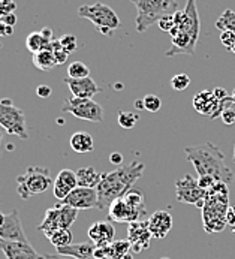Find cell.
Segmentation results:
<instances>
[{"label":"cell","mask_w":235,"mask_h":259,"mask_svg":"<svg viewBox=\"0 0 235 259\" xmlns=\"http://www.w3.org/2000/svg\"><path fill=\"white\" fill-rule=\"evenodd\" d=\"M213 93H214V96H216L219 101H223V99L229 98L228 92H226L225 89H222V87H216V89H213Z\"/></svg>","instance_id":"60d3db41"},{"label":"cell","mask_w":235,"mask_h":259,"mask_svg":"<svg viewBox=\"0 0 235 259\" xmlns=\"http://www.w3.org/2000/svg\"><path fill=\"white\" fill-rule=\"evenodd\" d=\"M0 238L6 241H21V243H29L26 232L23 229L20 213L17 208H14L9 214H6L5 223L0 226Z\"/></svg>","instance_id":"5bb4252c"},{"label":"cell","mask_w":235,"mask_h":259,"mask_svg":"<svg viewBox=\"0 0 235 259\" xmlns=\"http://www.w3.org/2000/svg\"><path fill=\"white\" fill-rule=\"evenodd\" d=\"M132 244L129 240H114L111 244H108V253L113 259H121L124 255L130 253Z\"/></svg>","instance_id":"4316f807"},{"label":"cell","mask_w":235,"mask_h":259,"mask_svg":"<svg viewBox=\"0 0 235 259\" xmlns=\"http://www.w3.org/2000/svg\"><path fill=\"white\" fill-rule=\"evenodd\" d=\"M157 26H159V29H160L162 32H168V33H169V32L175 27L174 15H165V17H162V18L159 20Z\"/></svg>","instance_id":"e575fe53"},{"label":"cell","mask_w":235,"mask_h":259,"mask_svg":"<svg viewBox=\"0 0 235 259\" xmlns=\"http://www.w3.org/2000/svg\"><path fill=\"white\" fill-rule=\"evenodd\" d=\"M17 5L14 0H2L0 2V15H6V14H12L15 11Z\"/></svg>","instance_id":"74e56055"},{"label":"cell","mask_w":235,"mask_h":259,"mask_svg":"<svg viewBox=\"0 0 235 259\" xmlns=\"http://www.w3.org/2000/svg\"><path fill=\"white\" fill-rule=\"evenodd\" d=\"M229 51H231V53H234V54H235V45L232 47V48H231V50H229Z\"/></svg>","instance_id":"816d5d0a"},{"label":"cell","mask_w":235,"mask_h":259,"mask_svg":"<svg viewBox=\"0 0 235 259\" xmlns=\"http://www.w3.org/2000/svg\"><path fill=\"white\" fill-rule=\"evenodd\" d=\"M136 8V32L144 33L149 27L165 15H174L178 11L177 0H130Z\"/></svg>","instance_id":"3957f363"},{"label":"cell","mask_w":235,"mask_h":259,"mask_svg":"<svg viewBox=\"0 0 235 259\" xmlns=\"http://www.w3.org/2000/svg\"><path fill=\"white\" fill-rule=\"evenodd\" d=\"M191 85V78L187 74H177L172 76L171 79V87L175 92H183Z\"/></svg>","instance_id":"1f68e13d"},{"label":"cell","mask_w":235,"mask_h":259,"mask_svg":"<svg viewBox=\"0 0 235 259\" xmlns=\"http://www.w3.org/2000/svg\"><path fill=\"white\" fill-rule=\"evenodd\" d=\"M144 108L149 112H157L162 108V99L157 95H147L144 96Z\"/></svg>","instance_id":"d6a6232c"},{"label":"cell","mask_w":235,"mask_h":259,"mask_svg":"<svg viewBox=\"0 0 235 259\" xmlns=\"http://www.w3.org/2000/svg\"><path fill=\"white\" fill-rule=\"evenodd\" d=\"M216 27L220 32L229 30V32H234L235 33V11H232V9H225L223 14L217 18Z\"/></svg>","instance_id":"83f0119b"},{"label":"cell","mask_w":235,"mask_h":259,"mask_svg":"<svg viewBox=\"0 0 235 259\" xmlns=\"http://www.w3.org/2000/svg\"><path fill=\"white\" fill-rule=\"evenodd\" d=\"M71 147L77 153H90L95 148L93 137L88 132H75L71 137Z\"/></svg>","instance_id":"7402d4cb"},{"label":"cell","mask_w":235,"mask_h":259,"mask_svg":"<svg viewBox=\"0 0 235 259\" xmlns=\"http://www.w3.org/2000/svg\"><path fill=\"white\" fill-rule=\"evenodd\" d=\"M220 118L223 120V123L225 124H234L235 123V110L232 107H228V108H225L223 112H222V115H220Z\"/></svg>","instance_id":"f35d334b"},{"label":"cell","mask_w":235,"mask_h":259,"mask_svg":"<svg viewBox=\"0 0 235 259\" xmlns=\"http://www.w3.org/2000/svg\"><path fill=\"white\" fill-rule=\"evenodd\" d=\"M78 211L77 208L66 205V204H57L53 208H48L45 211L43 221L38 226L40 232L48 238L56 229H71V226L77 222L78 219Z\"/></svg>","instance_id":"8992f818"},{"label":"cell","mask_w":235,"mask_h":259,"mask_svg":"<svg viewBox=\"0 0 235 259\" xmlns=\"http://www.w3.org/2000/svg\"><path fill=\"white\" fill-rule=\"evenodd\" d=\"M231 99H232V102H234V104H235V90H234V92H232V95H231Z\"/></svg>","instance_id":"f907efd6"},{"label":"cell","mask_w":235,"mask_h":259,"mask_svg":"<svg viewBox=\"0 0 235 259\" xmlns=\"http://www.w3.org/2000/svg\"><path fill=\"white\" fill-rule=\"evenodd\" d=\"M118 124L123 129H133L135 124L138 123V115L129 111H120L117 117Z\"/></svg>","instance_id":"4dcf8cb0"},{"label":"cell","mask_w":235,"mask_h":259,"mask_svg":"<svg viewBox=\"0 0 235 259\" xmlns=\"http://www.w3.org/2000/svg\"><path fill=\"white\" fill-rule=\"evenodd\" d=\"M114 235H116V229L110 221L96 222L88 228V237L98 247L111 244L114 241Z\"/></svg>","instance_id":"ac0fdd59"},{"label":"cell","mask_w":235,"mask_h":259,"mask_svg":"<svg viewBox=\"0 0 235 259\" xmlns=\"http://www.w3.org/2000/svg\"><path fill=\"white\" fill-rule=\"evenodd\" d=\"M226 222L231 226H235V207H229L228 214H226Z\"/></svg>","instance_id":"7bdbcfd3"},{"label":"cell","mask_w":235,"mask_h":259,"mask_svg":"<svg viewBox=\"0 0 235 259\" xmlns=\"http://www.w3.org/2000/svg\"><path fill=\"white\" fill-rule=\"evenodd\" d=\"M220 40H222V44H223L225 48L231 50L235 45V33L234 32H229V30H225L220 35Z\"/></svg>","instance_id":"d590c367"},{"label":"cell","mask_w":235,"mask_h":259,"mask_svg":"<svg viewBox=\"0 0 235 259\" xmlns=\"http://www.w3.org/2000/svg\"><path fill=\"white\" fill-rule=\"evenodd\" d=\"M0 250L6 259H43L30 243H21V241H6L0 238Z\"/></svg>","instance_id":"9a60e30c"},{"label":"cell","mask_w":235,"mask_h":259,"mask_svg":"<svg viewBox=\"0 0 235 259\" xmlns=\"http://www.w3.org/2000/svg\"><path fill=\"white\" fill-rule=\"evenodd\" d=\"M162 259H169V258H162Z\"/></svg>","instance_id":"11a10c76"},{"label":"cell","mask_w":235,"mask_h":259,"mask_svg":"<svg viewBox=\"0 0 235 259\" xmlns=\"http://www.w3.org/2000/svg\"><path fill=\"white\" fill-rule=\"evenodd\" d=\"M59 40H60L62 47H63L68 53L75 51L77 47H78V40H77V37L74 36V35H65V36L60 37Z\"/></svg>","instance_id":"836d02e7"},{"label":"cell","mask_w":235,"mask_h":259,"mask_svg":"<svg viewBox=\"0 0 235 259\" xmlns=\"http://www.w3.org/2000/svg\"><path fill=\"white\" fill-rule=\"evenodd\" d=\"M68 76L77 78V79H79V78H87V76H90V69L82 62H74L68 68Z\"/></svg>","instance_id":"f546056e"},{"label":"cell","mask_w":235,"mask_h":259,"mask_svg":"<svg viewBox=\"0 0 235 259\" xmlns=\"http://www.w3.org/2000/svg\"><path fill=\"white\" fill-rule=\"evenodd\" d=\"M110 160H111V163H114V165H123V156L120 154V153H113L111 156H110Z\"/></svg>","instance_id":"ee69618b"},{"label":"cell","mask_w":235,"mask_h":259,"mask_svg":"<svg viewBox=\"0 0 235 259\" xmlns=\"http://www.w3.org/2000/svg\"><path fill=\"white\" fill-rule=\"evenodd\" d=\"M198 183L199 186L207 192V190H210L213 186L217 183V180L213 177V176H199V179H198Z\"/></svg>","instance_id":"8d00e7d4"},{"label":"cell","mask_w":235,"mask_h":259,"mask_svg":"<svg viewBox=\"0 0 235 259\" xmlns=\"http://www.w3.org/2000/svg\"><path fill=\"white\" fill-rule=\"evenodd\" d=\"M135 108H136V110H146V108H144V101H143V99H136V101H135Z\"/></svg>","instance_id":"c3c4849f"},{"label":"cell","mask_w":235,"mask_h":259,"mask_svg":"<svg viewBox=\"0 0 235 259\" xmlns=\"http://www.w3.org/2000/svg\"><path fill=\"white\" fill-rule=\"evenodd\" d=\"M2 21H3V17H2V15H0V23H2Z\"/></svg>","instance_id":"db71d44e"},{"label":"cell","mask_w":235,"mask_h":259,"mask_svg":"<svg viewBox=\"0 0 235 259\" xmlns=\"http://www.w3.org/2000/svg\"><path fill=\"white\" fill-rule=\"evenodd\" d=\"M175 29L178 32H183L189 36H192L198 42L199 32H201V20L199 12L196 8V0H187L184 11H177L174 14Z\"/></svg>","instance_id":"30bf717a"},{"label":"cell","mask_w":235,"mask_h":259,"mask_svg":"<svg viewBox=\"0 0 235 259\" xmlns=\"http://www.w3.org/2000/svg\"><path fill=\"white\" fill-rule=\"evenodd\" d=\"M77 179H78L79 187L96 189L102 180V174L99 171H96L93 166H85V168H81L77 171Z\"/></svg>","instance_id":"44dd1931"},{"label":"cell","mask_w":235,"mask_h":259,"mask_svg":"<svg viewBox=\"0 0 235 259\" xmlns=\"http://www.w3.org/2000/svg\"><path fill=\"white\" fill-rule=\"evenodd\" d=\"M144 168V163L133 160L127 165H120L111 172H104L101 183L96 187L99 198L98 208L108 210L116 199L123 198L143 177Z\"/></svg>","instance_id":"6da1fadb"},{"label":"cell","mask_w":235,"mask_h":259,"mask_svg":"<svg viewBox=\"0 0 235 259\" xmlns=\"http://www.w3.org/2000/svg\"><path fill=\"white\" fill-rule=\"evenodd\" d=\"M43 259H75V258H72V256H65V255L57 253V255H43Z\"/></svg>","instance_id":"f6af8a7d"},{"label":"cell","mask_w":235,"mask_h":259,"mask_svg":"<svg viewBox=\"0 0 235 259\" xmlns=\"http://www.w3.org/2000/svg\"><path fill=\"white\" fill-rule=\"evenodd\" d=\"M78 17L88 20L102 35L113 36L114 32L121 26L117 12L105 5V3H95V5H82L78 8Z\"/></svg>","instance_id":"277c9868"},{"label":"cell","mask_w":235,"mask_h":259,"mask_svg":"<svg viewBox=\"0 0 235 259\" xmlns=\"http://www.w3.org/2000/svg\"><path fill=\"white\" fill-rule=\"evenodd\" d=\"M121 259H133V256H132V253H127V255H124Z\"/></svg>","instance_id":"681fc988"},{"label":"cell","mask_w":235,"mask_h":259,"mask_svg":"<svg viewBox=\"0 0 235 259\" xmlns=\"http://www.w3.org/2000/svg\"><path fill=\"white\" fill-rule=\"evenodd\" d=\"M65 84L69 87L72 96L75 98H81V99H93L95 95L101 93V87L96 84V81L90 76L87 78H71V76H66L65 79Z\"/></svg>","instance_id":"2e32d148"},{"label":"cell","mask_w":235,"mask_h":259,"mask_svg":"<svg viewBox=\"0 0 235 259\" xmlns=\"http://www.w3.org/2000/svg\"><path fill=\"white\" fill-rule=\"evenodd\" d=\"M205 190L199 186L198 180L192 176L186 174L175 182V196L178 202L192 204L199 208L205 205Z\"/></svg>","instance_id":"9c48e42d"},{"label":"cell","mask_w":235,"mask_h":259,"mask_svg":"<svg viewBox=\"0 0 235 259\" xmlns=\"http://www.w3.org/2000/svg\"><path fill=\"white\" fill-rule=\"evenodd\" d=\"M62 111L69 112L77 118L93 121V123H102L104 121V110L93 99H81V98L72 96V98L65 101Z\"/></svg>","instance_id":"ba28073f"},{"label":"cell","mask_w":235,"mask_h":259,"mask_svg":"<svg viewBox=\"0 0 235 259\" xmlns=\"http://www.w3.org/2000/svg\"><path fill=\"white\" fill-rule=\"evenodd\" d=\"M184 153L198 176H213L217 182H223L226 185L234 182V172L225 163V154L216 144L207 141L199 146L186 147Z\"/></svg>","instance_id":"7a4b0ae2"},{"label":"cell","mask_w":235,"mask_h":259,"mask_svg":"<svg viewBox=\"0 0 235 259\" xmlns=\"http://www.w3.org/2000/svg\"><path fill=\"white\" fill-rule=\"evenodd\" d=\"M33 65L39 71H51L54 66H57V60H56V56H54L53 50L45 48L39 53H35L33 54Z\"/></svg>","instance_id":"603a6c76"},{"label":"cell","mask_w":235,"mask_h":259,"mask_svg":"<svg viewBox=\"0 0 235 259\" xmlns=\"http://www.w3.org/2000/svg\"><path fill=\"white\" fill-rule=\"evenodd\" d=\"M0 126L8 135L18 137L21 140H29V132L26 126V115L23 110L12 105L11 101H0Z\"/></svg>","instance_id":"52a82bcc"},{"label":"cell","mask_w":235,"mask_h":259,"mask_svg":"<svg viewBox=\"0 0 235 259\" xmlns=\"http://www.w3.org/2000/svg\"><path fill=\"white\" fill-rule=\"evenodd\" d=\"M220 101L214 96L213 90H204L195 95L194 98V107L201 115H208L213 117L214 112L217 111Z\"/></svg>","instance_id":"d6986e66"},{"label":"cell","mask_w":235,"mask_h":259,"mask_svg":"<svg viewBox=\"0 0 235 259\" xmlns=\"http://www.w3.org/2000/svg\"><path fill=\"white\" fill-rule=\"evenodd\" d=\"M51 93H53V90H51V87L46 85V84H42V85H39V87L36 89V95H38L39 98H42V99L50 98Z\"/></svg>","instance_id":"ab89813d"},{"label":"cell","mask_w":235,"mask_h":259,"mask_svg":"<svg viewBox=\"0 0 235 259\" xmlns=\"http://www.w3.org/2000/svg\"><path fill=\"white\" fill-rule=\"evenodd\" d=\"M146 214L130 207L123 198L116 199L108 208V221L116 223H133L143 221Z\"/></svg>","instance_id":"4fadbf2b"},{"label":"cell","mask_w":235,"mask_h":259,"mask_svg":"<svg viewBox=\"0 0 235 259\" xmlns=\"http://www.w3.org/2000/svg\"><path fill=\"white\" fill-rule=\"evenodd\" d=\"M48 240L51 241V244H53L54 247L59 249V247H65V246L72 244L74 235H72L71 229L62 228V229H56V231L48 237Z\"/></svg>","instance_id":"d4e9b609"},{"label":"cell","mask_w":235,"mask_h":259,"mask_svg":"<svg viewBox=\"0 0 235 259\" xmlns=\"http://www.w3.org/2000/svg\"><path fill=\"white\" fill-rule=\"evenodd\" d=\"M53 179L48 168L43 166H30L27 171L17 177V192L21 199L27 201L32 196L46 192L53 186Z\"/></svg>","instance_id":"5b68a950"},{"label":"cell","mask_w":235,"mask_h":259,"mask_svg":"<svg viewBox=\"0 0 235 259\" xmlns=\"http://www.w3.org/2000/svg\"><path fill=\"white\" fill-rule=\"evenodd\" d=\"M149 222V229L153 235V238H165L168 235V232L172 229V223L174 219L171 216V213L165 211V210H157L155 211L150 219L147 221Z\"/></svg>","instance_id":"e0dca14e"},{"label":"cell","mask_w":235,"mask_h":259,"mask_svg":"<svg viewBox=\"0 0 235 259\" xmlns=\"http://www.w3.org/2000/svg\"><path fill=\"white\" fill-rule=\"evenodd\" d=\"M56 183L68 187L69 190H74L75 187H78V179H77V172L72 169H62L57 174V179L54 180Z\"/></svg>","instance_id":"f1b7e54d"},{"label":"cell","mask_w":235,"mask_h":259,"mask_svg":"<svg viewBox=\"0 0 235 259\" xmlns=\"http://www.w3.org/2000/svg\"><path fill=\"white\" fill-rule=\"evenodd\" d=\"M153 235L149 229V222H133L129 223L127 229V240L132 244V252L133 253H141L150 247Z\"/></svg>","instance_id":"7c38bea8"},{"label":"cell","mask_w":235,"mask_h":259,"mask_svg":"<svg viewBox=\"0 0 235 259\" xmlns=\"http://www.w3.org/2000/svg\"><path fill=\"white\" fill-rule=\"evenodd\" d=\"M50 44L51 42H48L43 35H42V32H33V33H30L27 39H26V47H27V50L30 51V53H39L42 50H45V48H50Z\"/></svg>","instance_id":"484cf974"},{"label":"cell","mask_w":235,"mask_h":259,"mask_svg":"<svg viewBox=\"0 0 235 259\" xmlns=\"http://www.w3.org/2000/svg\"><path fill=\"white\" fill-rule=\"evenodd\" d=\"M0 36H8V26L3 21L0 23Z\"/></svg>","instance_id":"7dc6e473"},{"label":"cell","mask_w":235,"mask_h":259,"mask_svg":"<svg viewBox=\"0 0 235 259\" xmlns=\"http://www.w3.org/2000/svg\"><path fill=\"white\" fill-rule=\"evenodd\" d=\"M62 204L71 205L77 210H88V208H98L99 207V198L98 190L91 187H75L63 201Z\"/></svg>","instance_id":"8fae6325"},{"label":"cell","mask_w":235,"mask_h":259,"mask_svg":"<svg viewBox=\"0 0 235 259\" xmlns=\"http://www.w3.org/2000/svg\"><path fill=\"white\" fill-rule=\"evenodd\" d=\"M3 132H5V129L0 126V156L3 154V150H5V143H3Z\"/></svg>","instance_id":"bcb514c9"},{"label":"cell","mask_w":235,"mask_h":259,"mask_svg":"<svg viewBox=\"0 0 235 259\" xmlns=\"http://www.w3.org/2000/svg\"><path fill=\"white\" fill-rule=\"evenodd\" d=\"M96 244L93 241L90 243H79V244H69L65 247H59L57 253L65 256H72L75 259H90L95 253Z\"/></svg>","instance_id":"ffe728a7"},{"label":"cell","mask_w":235,"mask_h":259,"mask_svg":"<svg viewBox=\"0 0 235 259\" xmlns=\"http://www.w3.org/2000/svg\"><path fill=\"white\" fill-rule=\"evenodd\" d=\"M232 160H234V163H235V147H234V156H232Z\"/></svg>","instance_id":"f5cc1de1"},{"label":"cell","mask_w":235,"mask_h":259,"mask_svg":"<svg viewBox=\"0 0 235 259\" xmlns=\"http://www.w3.org/2000/svg\"><path fill=\"white\" fill-rule=\"evenodd\" d=\"M144 198H146V196H144V192L139 190V189H135V187H132V189L123 196V199H124L130 207H133L135 210L141 211L143 214H147Z\"/></svg>","instance_id":"cb8c5ba5"},{"label":"cell","mask_w":235,"mask_h":259,"mask_svg":"<svg viewBox=\"0 0 235 259\" xmlns=\"http://www.w3.org/2000/svg\"><path fill=\"white\" fill-rule=\"evenodd\" d=\"M3 23L6 24V26H15L17 24V17H15V14L12 12V14H6V15H3Z\"/></svg>","instance_id":"b9f144b4"}]
</instances>
